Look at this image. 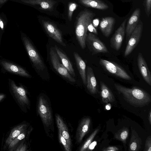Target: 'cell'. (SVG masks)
Instances as JSON below:
<instances>
[{"label":"cell","mask_w":151,"mask_h":151,"mask_svg":"<svg viewBox=\"0 0 151 151\" xmlns=\"http://www.w3.org/2000/svg\"><path fill=\"white\" fill-rule=\"evenodd\" d=\"M42 22L45 29L49 36L59 44L65 46L66 45L63 41L61 32L57 27L49 21L42 20Z\"/></svg>","instance_id":"30bf717a"},{"label":"cell","mask_w":151,"mask_h":151,"mask_svg":"<svg viewBox=\"0 0 151 151\" xmlns=\"http://www.w3.org/2000/svg\"><path fill=\"white\" fill-rule=\"evenodd\" d=\"M114 86L119 94L128 103L135 107H142L151 101L150 95L144 90L137 87L128 88L118 83Z\"/></svg>","instance_id":"6da1fadb"},{"label":"cell","mask_w":151,"mask_h":151,"mask_svg":"<svg viewBox=\"0 0 151 151\" xmlns=\"http://www.w3.org/2000/svg\"><path fill=\"white\" fill-rule=\"evenodd\" d=\"M22 40L29 56L34 66L38 70H43L45 68V65L36 50L27 38L23 37Z\"/></svg>","instance_id":"277c9868"},{"label":"cell","mask_w":151,"mask_h":151,"mask_svg":"<svg viewBox=\"0 0 151 151\" xmlns=\"http://www.w3.org/2000/svg\"><path fill=\"white\" fill-rule=\"evenodd\" d=\"M137 63L139 70L145 81L151 86V73L142 54L139 52L137 57Z\"/></svg>","instance_id":"7c38bea8"},{"label":"cell","mask_w":151,"mask_h":151,"mask_svg":"<svg viewBox=\"0 0 151 151\" xmlns=\"http://www.w3.org/2000/svg\"><path fill=\"white\" fill-rule=\"evenodd\" d=\"M5 97V95L4 94H0V102Z\"/></svg>","instance_id":"ab89813d"},{"label":"cell","mask_w":151,"mask_h":151,"mask_svg":"<svg viewBox=\"0 0 151 151\" xmlns=\"http://www.w3.org/2000/svg\"><path fill=\"white\" fill-rule=\"evenodd\" d=\"M145 5L147 14L149 16L150 13L151 0H145Z\"/></svg>","instance_id":"1f68e13d"},{"label":"cell","mask_w":151,"mask_h":151,"mask_svg":"<svg viewBox=\"0 0 151 151\" xmlns=\"http://www.w3.org/2000/svg\"><path fill=\"white\" fill-rule=\"evenodd\" d=\"M0 27L1 30H3L4 29V24L2 19L0 18Z\"/></svg>","instance_id":"74e56055"},{"label":"cell","mask_w":151,"mask_h":151,"mask_svg":"<svg viewBox=\"0 0 151 151\" xmlns=\"http://www.w3.org/2000/svg\"><path fill=\"white\" fill-rule=\"evenodd\" d=\"M145 151H151V137H148L147 138L145 143Z\"/></svg>","instance_id":"4dcf8cb0"},{"label":"cell","mask_w":151,"mask_h":151,"mask_svg":"<svg viewBox=\"0 0 151 151\" xmlns=\"http://www.w3.org/2000/svg\"><path fill=\"white\" fill-rule=\"evenodd\" d=\"M100 64L111 73L123 79L131 80L132 78L122 68L115 63L103 59L99 60Z\"/></svg>","instance_id":"8992f818"},{"label":"cell","mask_w":151,"mask_h":151,"mask_svg":"<svg viewBox=\"0 0 151 151\" xmlns=\"http://www.w3.org/2000/svg\"><path fill=\"white\" fill-rule=\"evenodd\" d=\"M23 2L32 5H38L42 9L51 11L57 2L53 0H21Z\"/></svg>","instance_id":"ac0fdd59"},{"label":"cell","mask_w":151,"mask_h":151,"mask_svg":"<svg viewBox=\"0 0 151 151\" xmlns=\"http://www.w3.org/2000/svg\"><path fill=\"white\" fill-rule=\"evenodd\" d=\"M148 120L149 123L151 125V111L150 110L148 115Z\"/></svg>","instance_id":"f35d334b"},{"label":"cell","mask_w":151,"mask_h":151,"mask_svg":"<svg viewBox=\"0 0 151 151\" xmlns=\"http://www.w3.org/2000/svg\"><path fill=\"white\" fill-rule=\"evenodd\" d=\"M92 22H91L88 24L87 27L88 30L91 33L97 34V30L93 25Z\"/></svg>","instance_id":"836d02e7"},{"label":"cell","mask_w":151,"mask_h":151,"mask_svg":"<svg viewBox=\"0 0 151 151\" xmlns=\"http://www.w3.org/2000/svg\"><path fill=\"white\" fill-rule=\"evenodd\" d=\"M143 27L142 22L140 21L132 33L127 41L124 52L125 57L129 55L137 45L141 37Z\"/></svg>","instance_id":"52a82bcc"},{"label":"cell","mask_w":151,"mask_h":151,"mask_svg":"<svg viewBox=\"0 0 151 151\" xmlns=\"http://www.w3.org/2000/svg\"><path fill=\"white\" fill-rule=\"evenodd\" d=\"M73 54L77 68L83 83L85 86H86L85 63L77 52H74Z\"/></svg>","instance_id":"ffe728a7"},{"label":"cell","mask_w":151,"mask_h":151,"mask_svg":"<svg viewBox=\"0 0 151 151\" xmlns=\"http://www.w3.org/2000/svg\"><path fill=\"white\" fill-rule=\"evenodd\" d=\"M56 121L58 130L66 140L68 146L71 148L72 141L67 127L60 116L58 114L55 115Z\"/></svg>","instance_id":"e0dca14e"},{"label":"cell","mask_w":151,"mask_h":151,"mask_svg":"<svg viewBox=\"0 0 151 151\" xmlns=\"http://www.w3.org/2000/svg\"><path fill=\"white\" fill-rule=\"evenodd\" d=\"M24 141H23L17 147L14 151H25L27 150V146L25 144H24Z\"/></svg>","instance_id":"d6a6232c"},{"label":"cell","mask_w":151,"mask_h":151,"mask_svg":"<svg viewBox=\"0 0 151 151\" xmlns=\"http://www.w3.org/2000/svg\"><path fill=\"white\" fill-rule=\"evenodd\" d=\"M115 23V19L112 17H106L102 19L99 26L100 30L105 37H108L111 34Z\"/></svg>","instance_id":"9a60e30c"},{"label":"cell","mask_w":151,"mask_h":151,"mask_svg":"<svg viewBox=\"0 0 151 151\" xmlns=\"http://www.w3.org/2000/svg\"><path fill=\"white\" fill-rule=\"evenodd\" d=\"M50 60L53 68L62 77L69 81L74 82L75 79L69 73L63 65L60 62L56 52L51 47L50 50Z\"/></svg>","instance_id":"ba28073f"},{"label":"cell","mask_w":151,"mask_h":151,"mask_svg":"<svg viewBox=\"0 0 151 151\" xmlns=\"http://www.w3.org/2000/svg\"><path fill=\"white\" fill-rule=\"evenodd\" d=\"M97 143V142L96 141H94L92 142L89 146L86 151L92 150L96 145Z\"/></svg>","instance_id":"d590c367"},{"label":"cell","mask_w":151,"mask_h":151,"mask_svg":"<svg viewBox=\"0 0 151 151\" xmlns=\"http://www.w3.org/2000/svg\"><path fill=\"white\" fill-rule=\"evenodd\" d=\"M119 150V148L114 146L108 147L104 148L102 150L103 151H116Z\"/></svg>","instance_id":"e575fe53"},{"label":"cell","mask_w":151,"mask_h":151,"mask_svg":"<svg viewBox=\"0 0 151 151\" xmlns=\"http://www.w3.org/2000/svg\"><path fill=\"white\" fill-rule=\"evenodd\" d=\"M78 6V4L75 2H70L69 3L68 6V18L69 21H71L72 20L73 14V12L77 8Z\"/></svg>","instance_id":"f1b7e54d"},{"label":"cell","mask_w":151,"mask_h":151,"mask_svg":"<svg viewBox=\"0 0 151 151\" xmlns=\"http://www.w3.org/2000/svg\"><path fill=\"white\" fill-rule=\"evenodd\" d=\"M4 68L7 71L21 76L30 77V75L23 68L6 61L1 63Z\"/></svg>","instance_id":"d6986e66"},{"label":"cell","mask_w":151,"mask_h":151,"mask_svg":"<svg viewBox=\"0 0 151 151\" xmlns=\"http://www.w3.org/2000/svg\"><path fill=\"white\" fill-rule=\"evenodd\" d=\"M91 124L90 118L87 117L83 118L79 123L76 134V142L80 143L85 136L89 131Z\"/></svg>","instance_id":"5bb4252c"},{"label":"cell","mask_w":151,"mask_h":151,"mask_svg":"<svg viewBox=\"0 0 151 151\" xmlns=\"http://www.w3.org/2000/svg\"><path fill=\"white\" fill-rule=\"evenodd\" d=\"M129 134L128 129L124 127L119 130L114 135L115 139L122 141L123 143L126 144Z\"/></svg>","instance_id":"484cf974"},{"label":"cell","mask_w":151,"mask_h":151,"mask_svg":"<svg viewBox=\"0 0 151 151\" xmlns=\"http://www.w3.org/2000/svg\"><path fill=\"white\" fill-rule=\"evenodd\" d=\"M105 107L106 110H109L111 108V105L110 103L106 105Z\"/></svg>","instance_id":"8d00e7d4"},{"label":"cell","mask_w":151,"mask_h":151,"mask_svg":"<svg viewBox=\"0 0 151 151\" xmlns=\"http://www.w3.org/2000/svg\"><path fill=\"white\" fill-rule=\"evenodd\" d=\"M55 48L57 54L61 59L63 65L73 77H75L76 75L74 69L67 57L56 45H55Z\"/></svg>","instance_id":"44dd1931"},{"label":"cell","mask_w":151,"mask_h":151,"mask_svg":"<svg viewBox=\"0 0 151 151\" xmlns=\"http://www.w3.org/2000/svg\"><path fill=\"white\" fill-rule=\"evenodd\" d=\"M142 141L137 132L131 128V135L129 144V151H138L141 148Z\"/></svg>","instance_id":"603a6c76"},{"label":"cell","mask_w":151,"mask_h":151,"mask_svg":"<svg viewBox=\"0 0 151 151\" xmlns=\"http://www.w3.org/2000/svg\"><path fill=\"white\" fill-rule=\"evenodd\" d=\"M26 133V129L15 138L9 145L8 148L9 150L10 151H14L19 143L25 138Z\"/></svg>","instance_id":"4316f807"},{"label":"cell","mask_w":151,"mask_h":151,"mask_svg":"<svg viewBox=\"0 0 151 151\" xmlns=\"http://www.w3.org/2000/svg\"><path fill=\"white\" fill-rule=\"evenodd\" d=\"M95 15L92 11L88 10L81 11L78 14L76 19L75 33L77 40L81 48H85L86 40L89 23L92 22Z\"/></svg>","instance_id":"7a4b0ae2"},{"label":"cell","mask_w":151,"mask_h":151,"mask_svg":"<svg viewBox=\"0 0 151 151\" xmlns=\"http://www.w3.org/2000/svg\"><path fill=\"white\" fill-rule=\"evenodd\" d=\"M99 131V128H96L86 140L80 148L79 151H86L89 145L92 142L95 136Z\"/></svg>","instance_id":"83f0119b"},{"label":"cell","mask_w":151,"mask_h":151,"mask_svg":"<svg viewBox=\"0 0 151 151\" xmlns=\"http://www.w3.org/2000/svg\"><path fill=\"white\" fill-rule=\"evenodd\" d=\"M58 138L60 143L63 145L66 151H71V148L68 146L65 139L63 136L60 131L58 130Z\"/></svg>","instance_id":"f546056e"},{"label":"cell","mask_w":151,"mask_h":151,"mask_svg":"<svg viewBox=\"0 0 151 151\" xmlns=\"http://www.w3.org/2000/svg\"><path fill=\"white\" fill-rule=\"evenodd\" d=\"M140 14L139 8L136 9L129 18L126 29V41L127 42L130 36L138 23Z\"/></svg>","instance_id":"4fadbf2b"},{"label":"cell","mask_w":151,"mask_h":151,"mask_svg":"<svg viewBox=\"0 0 151 151\" xmlns=\"http://www.w3.org/2000/svg\"><path fill=\"white\" fill-rule=\"evenodd\" d=\"M27 124H19L14 128L6 141L5 145L8 146L10 143L23 131L26 129Z\"/></svg>","instance_id":"d4e9b609"},{"label":"cell","mask_w":151,"mask_h":151,"mask_svg":"<svg viewBox=\"0 0 151 151\" xmlns=\"http://www.w3.org/2000/svg\"><path fill=\"white\" fill-rule=\"evenodd\" d=\"M101 95L103 102L107 104L115 101L114 96L110 89L102 81H100Z\"/></svg>","instance_id":"cb8c5ba5"},{"label":"cell","mask_w":151,"mask_h":151,"mask_svg":"<svg viewBox=\"0 0 151 151\" xmlns=\"http://www.w3.org/2000/svg\"><path fill=\"white\" fill-rule=\"evenodd\" d=\"M83 5L88 7L105 10L109 8L108 6L101 0H76Z\"/></svg>","instance_id":"7402d4cb"},{"label":"cell","mask_w":151,"mask_h":151,"mask_svg":"<svg viewBox=\"0 0 151 151\" xmlns=\"http://www.w3.org/2000/svg\"><path fill=\"white\" fill-rule=\"evenodd\" d=\"M37 111L45 127L48 128L53 125V120L50 107L42 96L39 97Z\"/></svg>","instance_id":"3957f363"},{"label":"cell","mask_w":151,"mask_h":151,"mask_svg":"<svg viewBox=\"0 0 151 151\" xmlns=\"http://www.w3.org/2000/svg\"><path fill=\"white\" fill-rule=\"evenodd\" d=\"M86 44L93 54L107 53L109 51L105 44L95 35L90 32L87 34Z\"/></svg>","instance_id":"5b68a950"},{"label":"cell","mask_w":151,"mask_h":151,"mask_svg":"<svg viewBox=\"0 0 151 151\" xmlns=\"http://www.w3.org/2000/svg\"><path fill=\"white\" fill-rule=\"evenodd\" d=\"M7 0H0V4L4 3Z\"/></svg>","instance_id":"60d3db41"},{"label":"cell","mask_w":151,"mask_h":151,"mask_svg":"<svg viewBox=\"0 0 151 151\" xmlns=\"http://www.w3.org/2000/svg\"><path fill=\"white\" fill-rule=\"evenodd\" d=\"M87 88L92 94L96 93L97 92V81L92 68L88 66L86 74Z\"/></svg>","instance_id":"2e32d148"},{"label":"cell","mask_w":151,"mask_h":151,"mask_svg":"<svg viewBox=\"0 0 151 151\" xmlns=\"http://www.w3.org/2000/svg\"><path fill=\"white\" fill-rule=\"evenodd\" d=\"M11 87L12 94L14 98L16 99L19 106H26L29 108V101L27 95L24 89L22 86H18L16 85L14 82L12 81Z\"/></svg>","instance_id":"9c48e42d"},{"label":"cell","mask_w":151,"mask_h":151,"mask_svg":"<svg viewBox=\"0 0 151 151\" xmlns=\"http://www.w3.org/2000/svg\"><path fill=\"white\" fill-rule=\"evenodd\" d=\"M127 20L126 19L123 21L110 40L111 47L116 50H118L120 48L123 42Z\"/></svg>","instance_id":"8fae6325"}]
</instances>
